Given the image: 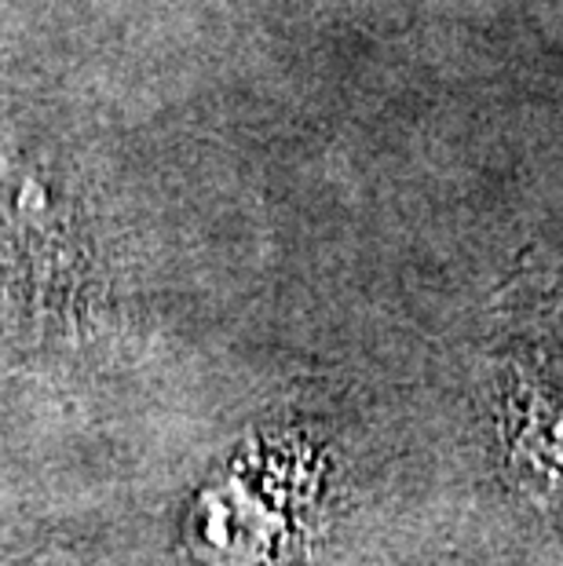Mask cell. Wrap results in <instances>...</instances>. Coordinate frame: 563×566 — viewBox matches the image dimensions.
I'll list each match as a JSON object with an SVG mask.
<instances>
[{
    "mask_svg": "<svg viewBox=\"0 0 563 566\" xmlns=\"http://www.w3.org/2000/svg\"><path fill=\"white\" fill-rule=\"evenodd\" d=\"M501 442L526 490H563V366L512 369L501 391Z\"/></svg>",
    "mask_w": 563,
    "mask_h": 566,
    "instance_id": "6da1fadb",
    "label": "cell"
}]
</instances>
